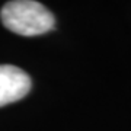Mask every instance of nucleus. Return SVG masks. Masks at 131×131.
I'll list each match as a JSON object with an SVG mask.
<instances>
[{
  "label": "nucleus",
  "mask_w": 131,
  "mask_h": 131,
  "mask_svg": "<svg viewBox=\"0 0 131 131\" xmlns=\"http://www.w3.org/2000/svg\"><path fill=\"white\" fill-rule=\"evenodd\" d=\"M2 24L19 35L34 37L48 32L54 26V16L44 5L34 0H13L0 12Z\"/></svg>",
  "instance_id": "f257e3e1"
},
{
  "label": "nucleus",
  "mask_w": 131,
  "mask_h": 131,
  "mask_svg": "<svg viewBox=\"0 0 131 131\" xmlns=\"http://www.w3.org/2000/svg\"><path fill=\"white\" fill-rule=\"evenodd\" d=\"M31 79L24 70L10 64H0V106L26 96Z\"/></svg>",
  "instance_id": "f03ea898"
}]
</instances>
